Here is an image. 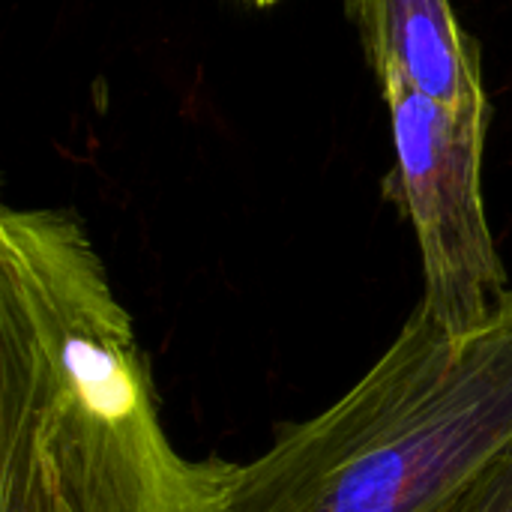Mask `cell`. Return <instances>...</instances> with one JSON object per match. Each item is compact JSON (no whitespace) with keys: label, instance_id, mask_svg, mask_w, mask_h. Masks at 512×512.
I'll return each instance as SVG.
<instances>
[{"label":"cell","instance_id":"1","mask_svg":"<svg viewBox=\"0 0 512 512\" xmlns=\"http://www.w3.org/2000/svg\"><path fill=\"white\" fill-rule=\"evenodd\" d=\"M240 462L183 456L84 222L0 216V512H228Z\"/></svg>","mask_w":512,"mask_h":512},{"label":"cell","instance_id":"2","mask_svg":"<svg viewBox=\"0 0 512 512\" xmlns=\"http://www.w3.org/2000/svg\"><path fill=\"white\" fill-rule=\"evenodd\" d=\"M512 447V288L471 330L420 303L366 375L282 426L228 512H435Z\"/></svg>","mask_w":512,"mask_h":512},{"label":"cell","instance_id":"3","mask_svg":"<svg viewBox=\"0 0 512 512\" xmlns=\"http://www.w3.org/2000/svg\"><path fill=\"white\" fill-rule=\"evenodd\" d=\"M381 96L396 150L387 192L402 204L423 258L420 306L450 330H471L510 294L483 201L492 108L450 111L399 87Z\"/></svg>","mask_w":512,"mask_h":512},{"label":"cell","instance_id":"4","mask_svg":"<svg viewBox=\"0 0 512 512\" xmlns=\"http://www.w3.org/2000/svg\"><path fill=\"white\" fill-rule=\"evenodd\" d=\"M381 90H414L450 111L489 108L480 42L450 0H348Z\"/></svg>","mask_w":512,"mask_h":512},{"label":"cell","instance_id":"5","mask_svg":"<svg viewBox=\"0 0 512 512\" xmlns=\"http://www.w3.org/2000/svg\"><path fill=\"white\" fill-rule=\"evenodd\" d=\"M435 512H512V447Z\"/></svg>","mask_w":512,"mask_h":512},{"label":"cell","instance_id":"6","mask_svg":"<svg viewBox=\"0 0 512 512\" xmlns=\"http://www.w3.org/2000/svg\"><path fill=\"white\" fill-rule=\"evenodd\" d=\"M246 3H252V6H270V3H276V0H246Z\"/></svg>","mask_w":512,"mask_h":512}]
</instances>
